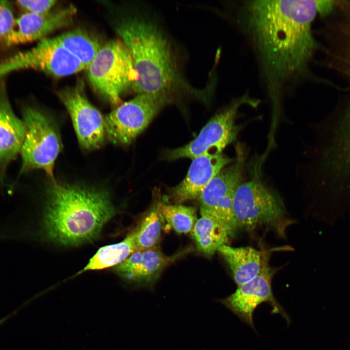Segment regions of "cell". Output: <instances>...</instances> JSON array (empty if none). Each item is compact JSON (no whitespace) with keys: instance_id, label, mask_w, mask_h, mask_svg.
<instances>
[{"instance_id":"5b68a950","label":"cell","mask_w":350,"mask_h":350,"mask_svg":"<svg viewBox=\"0 0 350 350\" xmlns=\"http://www.w3.org/2000/svg\"><path fill=\"white\" fill-rule=\"evenodd\" d=\"M26 134L20 151L22 164L18 176L35 169H42L55 181V161L62 148L57 129L50 118L35 107L21 109Z\"/></svg>"},{"instance_id":"5bb4252c","label":"cell","mask_w":350,"mask_h":350,"mask_svg":"<svg viewBox=\"0 0 350 350\" xmlns=\"http://www.w3.org/2000/svg\"><path fill=\"white\" fill-rule=\"evenodd\" d=\"M234 160L216 152H208L192 159L185 177L170 190L171 198L180 204L198 198L209 182Z\"/></svg>"},{"instance_id":"9a60e30c","label":"cell","mask_w":350,"mask_h":350,"mask_svg":"<svg viewBox=\"0 0 350 350\" xmlns=\"http://www.w3.org/2000/svg\"><path fill=\"white\" fill-rule=\"evenodd\" d=\"M187 248L172 256L163 253L158 247L138 250L116 267L123 278L145 286L151 285L169 264L187 252Z\"/></svg>"},{"instance_id":"ac0fdd59","label":"cell","mask_w":350,"mask_h":350,"mask_svg":"<svg viewBox=\"0 0 350 350\" xmlns=\"http://www.w3.org/2000/svg\"><path fill=\"white\" fill-rule=\"evenodd\" d=\"M217 251L228 265L237 286L256 277L264 263L262 261L261 252L249 246L233 247L224 245L219 247Z\"/></svg>"},{"instance_id":"e0dca14e","label":"cell","mask_w":350,"mask_h":350,"mask_svg":"<svg viewBox=\"0 0 350 350\" xmlns=\"http://www.w3.org/2000/svg\"><path fill=\"white\" fill-rule=\"evenodd\" d=\"M201 216L196 221L192 236L197 249L207 257H211L222 245L228 241L229 233L223 223L212 212L200 208Z\"/></svg>"},{"instance_id":"2e32d148","label":"cell","mask_w":350,"mask_h":350,"mask_svg":"<svg viewBox=\"0 0 350 350\" xmlns=\"http://www.w3.org/2000/svg\"><path fill=\"white\" fill-rule=\"evenodd\" d=\"M26 134L22 120L15 114L6 86L0 84V180L10 162L20 152Z\"/></svg>"},{"instance_id":"4fadbf2b","label":"cell","mask_w":350,"mask_h":350,"mask_svg":"<svg viewBox=\"0 0 350 350\" xmlns=\"http://www.w3.org/2000/svg\"><path fill=\"white\" fill-rule=\"evenodd\" d=\"M76 13L72 5L43 14L27 12L16 18L12 30L4 41L8 46L40 41L53 31L70 25Z\"/></svg>"},{"instance_id":"8992f818","label":"cell","mask_w":350,"mask_h":350,"mask_svg":"<svg viewBox=\"0 0 350 350\" xmlns=\"http://www.w3.org/2000/svg\"><path fill=\"white\" fill-rule=\"evenodd\" d=\"M256 171L235 192L233 212L237 228L250 230L263 225H276L285 214L280 198L264 185Z\"/></svg>"},{"instance_id":"ba28073f","label":"cell","mask_w":350,"mask_h":350,"mask_svg":"<svg viewBox=\"0 0 350 350\" xmlns=\"http://www.w3.org/2000/svg\"><path fill=\"white\" fill-rule=\"evenodd\" d=\"M172 103V100L162 95L137 94L106 115V136L115 144H129L146 128L161 108Z\"/></svg>"},{"instance_id":"3957f363","label":"cell","mask_w":350,"mask_h":350,"mask_svg":"<svg viewBox=\"0 0 350 350\" xmlns=\"http://www.w3.org/2000/svg\"><path fill=\"white\" fill-rule=\"evenodd\" d=\"M47 194L44 228L51 239L62 244L93 239L115 213L109 195L102 190L55 181Z\"/></svg>"},{"instance_id":"52a82bcc","label":"cell","mask_w":350,"mask_h":350,"mask_svg":"<svg viewBox=\"0 0 350 350\" xmlns=\"http://www.w3.org/2000/svg\"><path fill=\"white\" fill-rule=\"evenodd\" d=\"M245 104L257 106L258 101L247 94L234 100L215 114L194 140L182 147L167 150L166 158L171 160L183 158L192 159L212 149L222 153L226 146L236 140L242 129V125L236 124V119L239 108Z\"/></svg>"},{"instance_id":"277c9868","label":"cell","mask_w":350,"mask_h":350,"mask_svg":"<svg viewBox=\"0 0 350 350\" xmlns=\"http://www.w3.org/2000/svg\"><path fill=\"white\" fill-rule=\"evenodd\" d=\"M87 70L93 89L116 107L136 78L131 53L121 39L101 46Z\"/></svg>"},{"instance_id":"7a4b0ae2","label":"cell","mask_w":350,"mask_h":350,"mask_svg":"<svg viewBox=\"0 0 350 350\" xmlns=\"http://www.w3.org/2000/svg\"><path fill=\"white\" fill-rule=\"evenodd\" d=\"M122 18L115 31L128 48L136 78L137 94L162 95L175 102L184 96L207 98L210 87L197 88L187 80L182 51L159 17L144 4Z\"/></svg>"},{"instance_id":"7402d4cb","label":"cell","mask_w":350,"mask_h":350,"mask_svg":"<svg viewBox=\"0 0 350 350\" xmlns=\"http://www.w3.org/2000/svg\"><path fill=\"white\" fill-rule=\"evenodd\" d=\"M159 208L163 218L179 234L192 231L197 220L196 209L193 207L169 205L159 202Z\"/></svg>"},{"instance_id":"30bf717a","label":"cell","mask_w":350,"mask_h":350,"mask_svg":"<svg viewBox=\"0 0 350 350\" xmlns=\"http://www.w3.org/2000/svg\"><path fill=\"white\" fill-rule=\"evenodd\" d=\"M233 163L221 170L205 186L198 196L200 208L214 214L233 236L237 227L233 212L235 192L242 182L245 155L237 148Z\"/></svg>"},{"instance_id":"d6986e66","label":"cell","mask_w":350,"mask_h":350,"mask_svg":"<svg viewBox=\"0 0 350 350\" xmlns=\"http://www.w3.org/2000/svg\"><path fill=\"white\" fill-rule=\"evenodd\" d=\"M136 251L137 249L134 229L121 242L100 248L87 266L78 274L88 270H101L118 265Z\"/></svg>"},{"instance_id":"7c38bea8","label":"cell","mask_w":350,"mask_h":350,"mask_svg":"<svg viewBox=\"0 0 350 350\" xmlns=\"http://www.w3.org/2000/svg\"><path fill=\"white\" fill-rule=\"evenodd\" d=\"M273 271L264 263L261 272L250 281L238 286L236 290L218 301L237 315L244 323L255 330L253 313L260 304L267 302L272 307L273 314H280L289 323L290 319L273 294L271 281Z\"/></svg>"},{"instance_id":"9c48e42d","label":"cell","mask_w":350,"mask_h":350,"mask_svg":"<svg viewBox=\"0 0 350 350\" xmlns=\"http://www.w3.org/2000/svg\"><path fill=\"white\" fill-rule=\"evenodd\" d=\"M34 69L55 77L87 70L86 67L59 42L56 37L46 38L34 47L20 52L0 62V78L14 71Z\"/></svg>"},{"instance_id":"44dd1931","label":"cell","mask_w":350,"mask_h":350,"mask_svg":"<svg viewBox=\"0 0 350 350\" xmlns=\"http://www.w3.org/2000/svg\"><path fill=\"white\" fill-rule=\"evenodd\" d=\"M163 218L158 202L151 208L134 229L137 251L158 247Z\"/></svg>"},{"instance_id":"cb8c5ba5","label":"cell","mask_w":350,"mask_h":350,"mask_svg":"<svg viewBox=\"0 0 350 350\" xmlns=\"http://www.w3.org/2000/svg\"><path fill=\"white\" fill-rule=\"evenodd\" d=\"M55 0H18V4L28 13L43 14L51 11L55 4Z\"/></svg>"},{"instance_id":"ffe728a7","label":"cell","mask_w":350,"mask_h":350,"mask_svg":"<svg viewBox=\"0 0 350 350\" xmlns=\"http://www.w3.org/2000/svg\"><path fill=\"white\" fill-rule=\"evenodd\" d=\"M59 42L87 68L101 46L97 39L81 29L64 33L56 36Z\"/></svg>"},{"instance_id":"6da1fadb","label":"cell","mask_w":350,"mask_h":350,"mask_svg":"<svg viewBox=\"0 0 350 350\" xmlns=\"http://www.w3.org/2000/svg\"><path fill=\"white\" fill-rule=\"evenodd\" d=\"M234 23L252 50L273 115L284 97L308 75L315 42L312 32L320 0H243Z\"/></svg>"},{"instance_id":"8fae6325","label":"cell","mask_w":350,"mask_h":350,"mask_svg":"<svg viewBox=\"0 0 350 350\" xmlns=\"http://www.w3.org/2000/svg\"><path fill=\"white\" fill-rule=\"evenodd\" d=\"M71 119L78 141L88 150L96 149L106 136L105 117L88 100L82 81L58 92Z\"/></svg>"},{"instance_id":"603a6c76","label":"cell","mask_w":350,"mask_h":350,"mask_svg":"<svg viewBox=\"0 0 350 350\" xmlns=\"http://www.w3.org/2000/svg\"><path fill=\"white\" fill-rule=\"evenodd\" d=\"M15 20L9 2L7 0H0V38L5 39L12 30Z\"/></svg>"}]
</instances>
